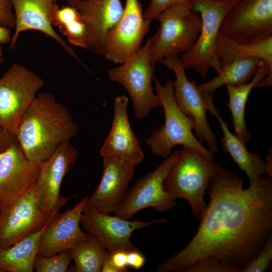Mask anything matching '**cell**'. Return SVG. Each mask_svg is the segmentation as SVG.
<instances>
[{
  "instance_id": "obj_1",
  "label": "cell",
  "mask_w": 272,
  "mask_h": 272,
  "mask_svg": "<svg viewBox=\"0 0 272 272\" xmlns=\"http://www.w3.org/2000/svg\"><path fill=\"white\" fill-rule=\"evenodd\" d=\"M244 179L220 166L207 187L210 200L186 246L158 272H242L272 236V176L243 188Z\"/></svg>"
},
{
  "instance_id": "obj_2",
  "label": "cell",
  "mask_w": 272,
  "mask_h": 272,
  "mask_svg": "<svg viewBox=\"0 0 272 272\" xmlns=\"http://www.w3.org/2000/svg\"><path fill=\"white\" fill-rule=\"evenodd\" d=\"M78 130L67 108L52 94L41 93L24 113L15 135L26 157L40 163L69 142Z\"/></svg>"
},
{
  "instance_id": "obj_3",
  "label": "cell",
  "mask_w": 272,
  "mask_h": 272,
  "mask_svg": "<svg viewBox=\"0 0 272 272\" xmlns=\"http://www.w3.org/2000/svg\"><path fill=\"white\" fill-rule=\"evenodd\" d=\"M219 167L214 159L195 149L183 147L164 181V188L175 199H186L192 215L200 220L207 207L204 196L209 182Z\"/></svg>"
},
{
  "instance_id": "obj_4",
  "label": "cell",
  "mask_w": 272,
  "mask_h": 272,
  "mask_svg": "<svg viewBox=\"0 0 272 272\" xmlns=\"http://www.w3.org/2000/svg\"><path fill=\"white\" fill-rule=\"evenodd\" d=\"M154 90L163 107L164 123L154 130L146 142L156 156L166 158L172 153V149L182 145L195 149L209 159L213 155L193 133V124L178 107L174 95L173 80L169 78L165 84L156 78L153 79Z\"/></svg>"
},
{
  "instance_id": "obj_5",
  "label": "cell",
  "mask_w": 272,
  "mask_h": 272,
  "mask_svg": "<svg viewBox=\"0 0 272 272\" xmlns=\"http://www.w3.org/2000/svg\"><path fill=\"white\" fill-rule=\"evenodd\" d=\"M192 1L167 8L156 17L160 27L150 38V55L156 64L165 57L187 51L195 43L201 28V19L192 9Z\"/></svg>"
},
{
  "instance_id": "obj_6",
  "label": "cell",
  "mask_w": 272,
  "mask_h": 272,
  "mask_svg": "<svg viewBox=\"0 0 272 272\" xmlns=\"http://www.w3.org/2000/svg\"><path fill=\"white\" fill-rule=\"evenodd\" d=\"M239 1L192 0L193 10L201 17L199 34L193 45L180 58L185 69H193L206 78L210 68L218 73L221 62L216 53V42L222 21Z\"/></svg>"
},
{
  "instance_id": "obj_7",
  "label": "cell",
  "mask_w": 272,
  "mask_h": 272,
  "mask_svg": "<svg viewBox=\"0 0 272 272\" xmlns=\"http://www.w3.org/2000/svg\"><path fill=\"white\" fill-rule=\"evenodd\" d=\"M151 40L118 67L108 71V79L121 85L128 93L135 117H146L161 103L152 85L155 64L150 55Z\"/></svg>"
},
{
  "instance_id": "obj_8",
  "label": "cell",
  "mask_w": 272,
  "mask_h": 272,
  "mask_svg": "<svg viewBox=\"0 0 272 272\" xmlns=\"http://www.w3.org/2000/svg\"><path fill=\"white\" fill-rule=\"evenodd\" d=\"M159 62L175 75L173 80L174 98L180 110L191 121L195 137L201 143L206 142L212 155L216 153L218 150L217 138L207 118L212 94L201 92L195 81L188 79L185 69L177 55L167 56Z\"/></svg>"
},
{
  "instance_id": "obj_9",
  "label": "cell",
  "mask_w": 272,
  "mask_h": 272,
  "mask_svg": "<svg viewBox=\"0 0 272 272\" xmlns=\"http://www.w3.org/2000/svg\"><path fill=\"white\" fill-rule=\"evenodd\" d=\"M44 85L33 71L13 63L0 78V126L16 135L22 115Z\"/></svg>"
},
{
  "instance_id": "obj_10",
  "label": "cell",
  "mask_w": 272,
  "mask_h": 272,
  "mask_svg": "<svg viewBox=\"0 0 272 272\" xmlns=\"http://www.w3.org/2000/svg\"><path fill=\"white\" fill-rule=\"evenodd\" d=\"M179 153L180 150L173 152L154 170L140 178L129 189L114 215L130 220L137 212L147 208L165 212L175 207L176 199L164 189L163 183Z\"/></svg>"
},
{
  "instance_id": "obj_11",
  "label": "cell",
  "mask_w": 272,
  "mask_h": 272,
  "mask_svg": "<svg viewBox=\"0 0 272 272\" xmlns=\"http://www.w3.org/2000/svg\"><path fill=\"white\" fill-rule=\"evenodd\" d=\"M220 32L244 44L272 36V0L239 1L224 17Z\"/></svg>"
},
{
  "instance_id": "obj_12",
  "label": "cell",
  "mask_w": 272,
  "mask_h": 272,
  "mask_svg": "<svg viewBox=\"0 0 272 272\" xmlns=\"http://www.w3.org/2000/svg\"><path fill=\"white\" fill-rule=\"evenodd\" d=\"M151 22L144 18L139 0H125L121 18L106 34L103 56L115 63H122L141 48Z\"/></svg>"
},
{
  "instance_id": "obj_13",
  "label": "cell",
  "mask_w": 272,
  "mask_h": 272,
  "mask_svg": "<svg viewBox=\"0 0 272 272\" xmlns=\"http://www.w3.org/2000/svg\"><path fill=\"white\" fill-rule=\"evenodd\" d=\"M78 150L70 142L58 147L47 159L39 163V172L35 183L39 204L43 212L51 217L69 200L60 194L63 179L76 163Z\"/></svg>"
},
{
  "instance_id": "obj_14",
  "label": "cell",
  "mask_w": 272,
  "mask_h": 272,
  "mask_svg": "<svg viewBox=\"0 0 272 272\" xmlns=\"http://www.w3.org/2000/svg\"><path fill=\"white\" fill-rule=\"evenodd\" d=\"M167 221H131L84 207L80 224L88 234L98 240L111 254L120 250L128 252L139 250L131 243L132 233L136 230Z\"/></svg>"
},
{
  "instance_id": "obj_15",
  "label": "cell",
  "mask_w": 272,
  "mask_h": 272,
  "mask_svg": "<svg viewBox=\"0 0 272 272\" xmlns=\"http://www.w3.org/2000/svg\"><path fill=\"white\" fill-rule=\"evenodd\" d=\"M39 163L29 160L17 140L0 152V211L25 195L35 184Z\"/></svg>"
},
{
  "instance_id": "obj_16",
  "label": "cell",
  "mask_w": 272,
  "mask_h": 272,
  "mask_svg": "<svg viewBox=\"0 0 272 272\" xmlns=\"http://www.w3.org/2000/svg\"><path fill=\"white\" fill-rule=\"evenodd\" d=\"M54 215L48 216L41 208L34 184L21 198L0 211V249L41 229Z\"/></svg>"
},
{
  "instance_id": "obj_17",
  "label": "cell",
  "mask_w": 272,
  "mask_h": 272,
  "mask_svg": "<svg viewBox=\"0 0 272 272\" xmlns=\"http://www.w3.org/2000/svg\"><path fill=\"white\" fill-rule=\"evenodd\" d=\"M103 173L93 193L85 206L89 209L110 214L114 213L128 191L136 165L122 157L104 155Z\"/></svg>"
},
{
  "instance_id": "obj_18",
  "label": "cell",
  "mask_w": 272,
  "mask_h": 272,
  "mask_svg": "<svg viewBox=\"0 0 272 272\" xmlns=\"http://www.w3.org/2000/svg\"><path fill=\"white\" fill-rule=\"evenodd\" d=\"M88 196L83 198L72 209L55 214L46 225L40 238L38 254L52 255L70 251L92 236L80 228V219Z\"/></svg>"
},
{
  "instance_id": "obj_19",
  "label": "cell",
  "mask_w": 272,
  "mask_h": 272,
  "mask_svg": "<svg viewBox=\"0 0 272 272\" xmlns=\"http://www.w3.org/2000/svg\"><path fill=\"white\" fill-rule=\"evenodd\" d=\"M14 14V32L10 43L14 49L20 34L26 31H37L55 40L69 55L83 63L67 41L54 30L51 22L57 0H10Z\"/></svg>"
},
{
  "instance_id": "obj_20",
  "label": "cell",
  "mask_w": 272,
  "mask_h": 272,
  "mask_svg": "<svg viewBox=\"0 0 272 272\" xmlns=\"http://www.w3.org/2000/svg\"><path fill=\"white\" fill-rule=\"evenodd\" d=\"M75 7L86 26V49L103 56L106 34L116 25L123 12L121 1L81 0Z\"/></svg>"
},
{
  "instance_id": "obj_21",
  "label": "cell",
  "mask_w": 272,
  "mask_h": 272,
  "mask_svg": "<svg viewBox=\"0 0 272 272\" xmlns=\"http://www.w3.org/2000/svg\"><path fill=\"white\" fill-rule=\"evenodd\" d=\"M128 103V99L125 95L115 98L111 127L100 153L101 156H117L137 165L144 160V154L130 125L127 113Z\"/></svg>"
},
{
  "instance_id": "obj_22",
  "label": "cell",
  "mask_w": 272,
  "mask_h": 272,
  "mask_svg": "<svg viewBox=\"0 0 272 272\" xmlns=\"http://www.w3.org/2000/svg\"><path fill=\"white\" fill-rule=\"evenodd\" d=\"M213 102L210 103L208 111L217 118L220 123L223 133L221 139L223 149L246 174L250 185L255 183L263 176H272V164L265 163L257 153L248 151L246 144L230 130L227 122L221 116Z\"/></svg>"
},
{
  "instance_id": "obj_23",
  "label": "cell",
  "mask_w": 272,
  "mask_h": 272,
  "mask_svg": "<svg viewBox=\"0 0 272 272\" xmlns=\"http://www.w3.org/2000/svg\"><path fill=\"white\" fill-rule=\"evenodd\" d=\"M260 81L261 87H271L272 70L264 61L250 82L237 86L226 85L229 96L227 105L231 113L234 134L245 144L251 138L245 118L246 103L251 90Z\"/></svg>"
},
{
  "instance_id": "obj_24",
  "label": "cell",
  "mask_w": 272,
  "mask_h": 272,
  "mask_svg": "<svg viewBox=\"0 0 272 272\" xmlns=\"http://www.w3.org/2000/svg\"><path fill=\"white\" fill-rule=\"evenodd\" d=\"M48 223L14 245L0 249V269L3 272L33 271L41 236Z\"/></svg>"
},
{
  "instance_id": "obj_25",
  "label": "cell",
  "mask_w": 272,
  "mask_h": 272,
  "mask_svg": "<svg viewBox=\"0 0 272 272\" xmlns=\"http://www.w3.org/2000/svg\"><path fill=\"white\" fill-rule=\"evenodd\" d=\"M263 61L254 57L236 58L221 66L218 75L210 81L197 85L202 93L212 94L224 85H240L250 81Z\"/></svg>"
},
{
  "instance_id": "obj_26",
  "label": "cell",
  "mask_w": 272,
  "mask_h": 272,
  "mask_svg": "<svg viewBox=\"0 0 272 272\" xmlns=\"http://www.w3.org/2000/svg\"><path fill=\"white\" fill-rule=\"evenodd\" d=\"M216 53L221 66L236 58L254 56L262 59L272 70V36L255 43L244 44L236 42L220 32Z\"/></svg>"
},
{
  "instance_id": "obj_27",
  "label": "cell",
  "mask_w": 272,
  "mask_h": 272,
  "mask_svg": "<svg viewBox=\"0 0 272 272\" xmlns=\"http://www.w3.org/2000/svg\"><path fill=\"white\" fill-rule=\"evenodd\" d=\"M53 26L57 27L67 42L78 47H87V29L80 14L75 6H55L51 17Z\"/></svg>"
},
{
  "instance_id": "obj_28",
  "label": "cell",
  "mask_w": 272,
  "mask_h": 272,
  "mask_svg": "<svg viewBox=\"0 0 272 272\" xmlns=\"http://www.w3.org/2000/svg\"><path fill=\"white\" fill-rule=\"evenodd\" d=\"M75 272H100L109 253L103 244L92 236L70 250Z\"/></svg>"
},
{
  "instance_id": "obj_29",
  "label": "cell",
  "mask_w": 272,
  "mask_h": 272,
  "mask_svg": "<svg viewBox=\"0 0 272 272\" xmlns=\"http://www.w3.org/2000/svg\"><path fill=\"white\" fill-rule=\"evenodd\" d=\"M70 251H64L52 255L38 254L34 268L37 272H65L72 261Z\"/></svg>"
},
{
  "instance_id": "obj_30",
  "label": "cell",
  "mask_w": 272,
  "mask_h": 272,
  "mask_svg": "<svg viewBox=\"0 0 272 272\" xmlns=\"http://www.w3.org/2000/svg\"><path fill=\"white\" fill-rule=\"evenodd\" d=\"M272 260V236L268 238L256 256L243 269L242 272H266Z\"/></svg>"
},
{
  "instance_id": "obj_31",
  "label": "cell",
  "mask_w": 272,
  "mask_h": 272,
  "mask_svg": "<svg viewBox=\"0 0 272 272\" xmlns=\"http://www.w3.org/2000/svg\"><path fill=\"white\" fill-rule=\"evenodd\" d=\"M190 1L192 0H151L149 6L143 13L144 18L151 22L156 19L159 14L170 6Z\"/></svg>"
},
{
  "instance_id": "obj_32",
  "label": "cell",
  "mask_w": 272,
  "mask_h": 272,
  "mask_svg": "<svg viewBox=\"0 0 272 272\" xmlns=\"http://www.w3.org/2000/svg\"><path fill=\"white\" fill-rule=\"evenodd\" d=\"M0 24L8 28L14 27V14L10 0H0Z\"/></svg>"
},
{
  "instance_id": "obj_33",
  "label": "cell",
  "mask_w": 272,
  "mask_h": 272,
  "mask_svg": "<svg viewBox=\"0 0 272 272\" xmlns=\"http://www.w3.org/2000/svg\"><path fill=\"white\" fill-rule=\"evenodd\" d=\"M127 253L126 251L120 250L113 252L109 255L110 261L118 272L128 271Z\"/></svg>"
},
{
  "instance_id": "obj_34",
  "label": "cell",
  "mask_w": 272,
  "mask_h": 272,
  "mask_svg": "<svg viewBox=\"0 0 272 272\" xmlns=\"http://www.w3.org/2000/svg\"><path fill=\"white\" fill-rule=\"evenodd\" d=\"M127 261L128 267L139 269L144 266L145 258L139 250H135L127 252Z\"/></svg>"
},
{
  "instance_id": "obj_35",
  "label": "cell",
  "mask_w": 272,
  "mask_h": 272,
  "mask_svg": "<svg viewBox=\"0 0 272 272\" xmlns=\"http://www.w3.org/2000/svg\"><path fill=\"white\" fill-rule=\"evenodd\" d=\"M16 140V135L9 133L0 126V152L6 150Z\"/></svg>"
},
{
  "instance_id": "obj_36",
  "label": "cell",
  "mask_w": 272,
  "mask_h": 272,
  "mask_svg": "<svg viewBox=\"0 0 272 272\" xmlns=\"http://www.w3.org/2000/svg\"><path fill=\"white\" fill-rule=\"evenodd\" d=\"M12 36L9 28L0 24V44H10Z\"/></svg>"
},
{
  "instance_id": "obj_37",
  "label": "cell",
  "mask_w": 272,
  "mask_h": 272,
  "mask_svg": "<svg viewBox=\"0 0 272 272\" xmlns=\"http://www.w3.org/2000/svg\"><path fill=\"white\" fill-rule=\"evenodd\" d=\"M109 255L104 261L100 272H118L116 268L111 263Z\"/></svg>"
},
{
  "instance_id": "obj_38",
  "label": "cell",
  "mask_w": 272,
  "mask_h": 272,
  "mask_svg": "<svg viewBox=\"0 0 272 272\" xmlns=\"http://www.w3.org/2000/svg\"><path fill=\"white\" fill-rule=\"evenodd\" d=\"M68 5L76 6L81 0H65Z\"/></svg>"
},
{
  "instance_id": "obj_39",
  "label": "cell",
  "mask_w": 272,
  "mask_h": 272,
  "mask_svg": "<svg viewBox=\"0 0 272 272\" xmlns=\"http://www.w3.org/2000/svg\"><path fill=\"white\" fill-rule=\"evenodd\" d=\"M4 62V52L2 44H0V63Z\"/></svg>"
},
{
  "instance_id": "obj_40",
  "label": "cell",
  "mask_w": 272,
  "mask_h": 272,
  "mask_svg": "<svg viewBox=\"0 0 272 272\" xmlns=\"http://www.w3.org/2000/svg\"><path fill=\"white\" fill-rule=\"evenodd\" d=\"M0 272H3L2 269H0Z\"/></svg>"
},
{
  "instance_id": "obj_41",
  "label": "cell",
  "mask_w": 272,
  "mask_h": 272,
  "mask_svg": "<svg viewBox=\"0 0 272 272\" xmlns=\"http://www.w3.org/2000/svg\"><path fill=\"white\" fill-rule=\"evenodd\" d=\"M236 1H240V0H236Z\"/></svg>"
}]
</instances>
